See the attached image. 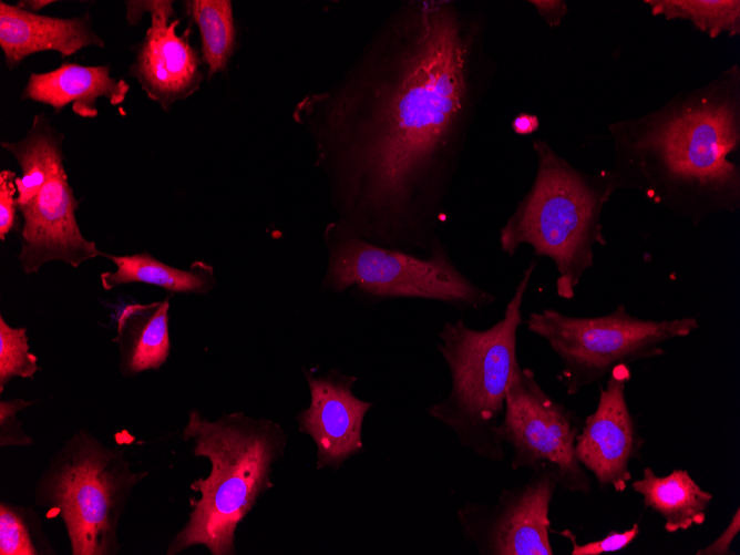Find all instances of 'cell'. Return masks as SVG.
<instances>
[{
	"label": "cell",
	"mask_w": 740,
	"mask_h": 555,
	"mask_svg": "<svg viewBox=\"0 0 740 555\" xmlns=\"http://www.w3.org/2000/svg\"><path fill=\"white\" fill-rule=\"evenodd\" d=\"M141 13L148 11L151 25L138 47L130 74L142 90L165 111L177 101L196 92L202 83L199 58L189 43V29L181 35L176 30L173 1H135Z\"/></svg>",
	"instance_id": "4fadbf2b"
},
{
	"label": "cell",
	"mask_w": 740,
	"mask_h": 555,
	"mask_svg": "<svg viewBox=\"0 0 740 555\" xmlns=\"http://www.w3.org/2000/svg\"><path fill=\"white\" fill-rule=\"evenodd\" d=\"M194 455L208 459L210 471L191 489L201 494L166 554L203 545L212 555L235 553V532L257 500L273 486V464L282 454L286 435L279 424L243 412L210 421L191 410L183 430Z\"/></svg>",
	"instance_id": "3957f363"
},
{
	"label": "cell",
	"mask_w": 740,
	"mask_h": 555,
	"mask_svg": "<svg viewBox=\"0 0 740 555\" xmlns=\"http://www.w3.org/2000/svg\"><path fill=\"white\" fill-rule=\"evenodd\" d=\"M639 532L640 528L638 523H634L628 530L623 532L610 531L604 537L585 544L577 543L576 535L569 530L558 532V534L569 539L572 544V555H602L626 548L637 538Z\"/></svg>",
	"instance_id": "cb8c5ba5"
},
{
	"label": "cell",
	"mask_w": 740,
	"mask_h": 555,
	"mask_svg": "<svg viewBox=\"0 0 740 555\" xmlns=\"http://www.w3.org/2000/svg\"><path fill=\"white\" fill-rule=\"evenodd\" d=\"M325 239V286L333 291L354 287L371 298L425 299L459 310L481 311L496 301L459 269L443 241L420 256L366 240L338 220L327 226Z\"/></svg>",
	"instance_id": "52a82bcc"
},
{
	"label": "cell",
	"mask_w": 740,
	"mask_h": 555,
	"mask_svg": "<svg viewBox=\"0 0 740 555\" xmlns=\"http://www.w3.org/2000/svg\"><path fill=\"white\" fill-rule=\"evenodd\" d=\"M652 7V13L665 14L670 18L691 20L696 27L706 31L710 37L729 31L738 32L739 1H647Z\"/></svg>",
	"instance_id": "7402d4cb"
},
{
	"label": "cell",
	"mask_w": 740,
	"mask_h": 555,
	"mask_svg": "<svg viewBox=\"0 0 740 555\" xmlns=\"http://www.w3.org/2000/svg\"><path fill=\"white\" fill-rule=\"evenodd\" d=\"M539 120L537 116L520 113L512 122V129L516 134L528 135L538 130Z\"/></svg>",
	"instance_id": "f1b7e54d"
},
{
	"label": "cell",
	"mask_w": 740,
	"mask_h": 555,
	"mask_svg": "<svg viewBox=\"0 0 740 555\" xmlns=\"http://www.w3.org/2000/svg\"><path fill=\"white\" fill-rule=\"evenodd\" d=\"M32 402L22 399L0 401V446H27L33 443L17 418L18 412Z\"/></svg>",
	"instance_id": "d4e9b609"
},
{
	"label": "cell",
	"mask_w": 740,
	"mask_h": 555,
	"mask_svg": "<svg viewBox=\"0 0 740 555\" xmlns=\"http://www.w3.org/2000/svg\"><path fill=\"white\" fill-rule=\"evenodd\" d=\"M129 90V83L112 78L106 65L65 62L49 72L31 73L22 99L50 105L55 112L72 104L75 114L92 119L97 115L99 97L117 105L125 100Z\"/></svg>",
	"instance_id": "2e32d148"
},
{
	"label": "cell",
	"mask_w": 740,
	"mask_h": 555,
	"mask_svg": "<svg viewBox=\"0 0 740 555\" xmlns=\"http://www.w3.org/2000/svg\"><path fill=\"white\" fill-rule=\"evenodd\" d=\"M116 266L115 271L101 274L105 290L129 282H144L172 292L205 294L215 284L213 269L204 263H195L189 270L168 266L148 253L114 256L102 253Z\"/></svg>",
	"instance_id": "d6986e66"
},
{
	"label": "cell",
	"mask_w": 740,
	"mask_h": 555,
	"mask_svg": "<svg viewBox=\"0 0 740 555\" xmlns=\"http://www.w3.org/2000/svg\"><path fill=\"white\" fill-rule=\"evenodd\" d=\"M633 145L614 173L655 202L698 220L739 207L740 175L728 155L738 145L732 104L696 100Z\"/></svg>",
	"instance_id": "7a4b0ae2"
},
{
	"label": "cell",
	"mask_w": 740,
	"mask_h": 555,
	"mask_svg": "<svg viewBox=\"0 0 740 555\" xmlns=\"http://www.w3.org/2000/svg\"><path fill=\"white\" fill-rule=\"evenodd\" d=\"M533 147L536 176L501 228V249L513 256L526 244L536 256L549 258L557 270V295L572 299L593 266V246L605 244L600 212L619 185L614 172L589 175L577 171L546 142L534 141Z\"/></svg>",
	"instance_id": "277c9868"
},
{
	"label": "cell",
	"mask_w": 740,
	"mask_h": 555,
	"mask_svg": "<svg viewBox=\"0 0 740 555\" xmlns=\"http://www.w3.org/2000/svg\"><path fill=\"white\" fill-rule=\"evenodd\" d=\"M147 475L131 469L122 449L80 429L52 455L33 497L48 518H61L72 555H115L120 521Z\"/></svg>",
	"instance_id": "8992f818"
},
{
	"label": "cell",
	"mask_w": 740,
	"mask_h": 555,
	"mask_svg": "<svg viewBox=\"0 0 740 555\" xmlns=\"http://www.w3.org/2000/svg\"><path fill=\"white\" fill-rule=\"evenodd\" d=\"M530 3L551 27H557L567 12L566 3L561 0H532Z\"/></svg>",
	"instance_id": "83f0119b"
},
{
	"label": "cell",
	"mask_w": 740,
	"mask_h": 555,
	"mask_svg": "<svg viewBox=\"0 0 740 555\" xmlns=\"http://www.w3.org/2000/svg\"><path fill=\"white\" fill-rule=\"evenodd\" d=\"M631 487L641 496L645 508H651L664 518L668 533L703 524L713 497L681 469L658 476L647 466L643 477L631 482Z\"/></svg>",
	"instance_id": "ac0fdd59"
},
{
	"label": "cell",
	"mask_w": 740,
	"mask_h": 555,
	"mask_svg": "<svg viewBox=\"0 0 740 555\" xmlns=\"http://www.w3.org/2000/svg\"><path fill=\"white\" fill-rule=\"evenodd\" d=\"M740 531V512L739 507L732 515L729 524L722 533L712 541L708 546H705L696 552L697 555H732L731 545Z\"/></svg>",
	"instance_id": "4316f807"
},
{
	"label": "cell",
	"mask_w": 740,
	"mask_h": 555,
	"mask_svg": "<svg viewBox=\"0 0 740 555\" xmlns=\"http://www.w3.org/2000/svg\"><path fill=\"white\" fill-rule=\"evenodd\" d=\"M54 1L50 0H32V1H19L17 6L25 11L37 13L42 10L44 7L50 6Z\"/></svg>",
	"instance_id": "f546056e"
},
{
	"label": "cell",
	"mask_w": 740,
	"mask_h": 555,
	"mask_svg": "<svg viewBox=\"0 0 740 555\" xmlns=\"http://www.w3.org/2000/svg\"><path fill=\"white\" fill-rule=\"evenodd\" d=\"M536 265L533 260L523 271L503 317L492 327L472 329L459 318L439 331L438 351L446 363L451 387L446 397L426 412L452 430L462 446L491 462L505 458L497 426L507 387L520 367L517 329L523 323L522 305Z\"/></svg>",
	"instance_id": "5b68a950"
},
{
	"label": "cell",
	"mask_w": 740,
	"mask_h": 555,
	"mask_svg": "<svg viewBox=\"0 0 740 555\" xmlns=\"http://www.w3.org/2000/svg\"><path fill=\"white\" fill-rule=\"evenodd\" d=\"M556 487L553 472L539 469L525 483L503 489L493 505L464 504L456 511L464 538L483 555H553L549 507Z\"/></svg>",
	"instance_id": "30bf717a"
},
{
	"label": "cell",
	"mask_w": 740,
	"mask_h": 555,
	"mask_svg": "<svg viewBox=\"0 0 740 555\" xmlns=\"http://www.w3.org/2000/svg\"><path fill=\"white\" fill-rule=\"evenodd\" d=\"M306 379L310 404L297 417L299 430L316 444L317 469H338L362 451V424L372 403L354 395V376L331 370L320 377L306 372Z\"/></svg>",
	"instance_id": "5bb4252c"
},
{
	"label": "cell",
	"mask_w": 740,
	"mask_h": 555,
	"mask_svg": "<svg viewBox=\"0 0 740 555\" xmlns=\"http://www.w3.org/2000/svg\"><path fill=\"white\" fill-rule=\"evenodd\" d=\"M37 357L29 351L25 328H12L0 316V391L16 377L33 379Z\"/></svg>",
	"instance_id": "603a6c76"
},
{
	"label": "cell",
	"mask_w": 740,
	"mask_h": 555,
	"mask_svg": "<svg viewBox=\"0 0 740 555\" xmlns=\"http://www.w3.org/2000/svg\"><path fill=\"white\" fill-rule=\"evenodd\" d=\"M54 554L37 512L27 506L0 503V555Z\"/></svg>",
	"instance_id": "44dd1931"
},
{
	"label": "cell",
	"mask_w": 740,
	"mask_h": 555,
	"mask_svg": "<svg viewBox=\"0 0 740 555\" xmlns=\"http://www.w3.org/2000/svg\"><path fill=\"white\" fill-rule=\"evenodd\" d=\"M63 135L50 126L47 136V176L32 198L18 207L23 217L19 259L25 274L37 273L51 260L72 267L102 256L94 241L83 237L75 210L79 201L64 169Z\"/></svg>",
	"instance_id": "8fae6325"
},
{
	"label": "cell",
	"mask_w": 740,
	"mask_h": 555,
	"mask_svg": "<svg viewBox=\"0 0 740 555\" xmlns=\"http://www.w3.org/2000/svg\"><path fill=\"white\" fill-rule=\"evenodd\" d=\"M184 3L187 14L199 29L203 59L210 79L227 66L235 48L232 1L189 0Z\"/></svg>",
	"instance_id": "ffe728a7"
},
{
	"label": "cell",
	"mask_w": 740,
	"mask_h": 555,
	"mask_svg": "<svg viewBox=\"0 0 740 555\" xmlns=\"http://www.w3.org/2000/svg\"><path fill=\"white\" fill-rule=\"evenodd\" d=\"M90 45L103 48L104 42L92 29L89 13L63 19L0 2V47L9 69L37 52L56 51L69 56Z\"/></svg>",
	"instance_id": "9a60e30c"
},
{
	"label": "cell",
	"mask_w": 740,
	"mask_h": 555,
	"mask_svg": "<svg viewBox=\"0 0 740 555\" xmlns=\"http://www.w3.org/2000/svg\"><path fill=\"white\" fill-rule=\"evenodd\" d=\"M168 308L166 298L150 304H131L122 309L113 341L120 347L123 376L158 370L167 360L171 350Z\"/></svg>",
	"instance_id": "e0dca14e"
},
{
	"label": "cell",
	"mask_w": 740,
	"mask_h": 555,
	"mask_svg": "<svg viewBox=\"0 0 740 555\" xmlns=\"http://www.w3.org/2000/svg\"><path fill=\"white\" fill-rule=\"evenodd\" d=\"M17 175L10 169L0 172V239L6 236L16 224L17 196L16 186Z\"/></svg>",
	"instance_id": "484cf974"
},
{
	"label": "cell",
	"mask_w": 740,
	"mask_h": 555,
	"mask_svg": "<svg viewBox=\"0 0 740 555\" xmlns=\"http://www.w3.org/2000/svg\"><path fill=\"white\" fill-rule=\"evenodd\" d=\"M628 364L611 369L606 387H599L597 407L587 415L575 441V455L598 485L623 493L631 481L629 464L640 458L645 443L629 411L626 384Z\"/></svg>",
	"instance_id": "7c38bea8"
},
{
	"label": "cell",
	"mask_w": 740,
	"mask_h": 555,
	"mask_svg": "<svg viewBox=\"0 0 740 555\" xmlns=\"http://www.w3.org/2000/svg\"><path fill=\"white\" fill-rule=\"evenodd\" d=\"M485 16L456 0H405L330 88L294 119L308 130L338 222L426 256L495 74Z\"/></svg>",
	"instance_id": "6da1fadb"
},
{
	"label": "cell",
	"mask_w": 740,
	"mask_h": 555,
	"mask_svg": "<svg viewBox=\"0 0 740 555\" xmlns=\"http://www.w3.org/2000/svg\"><path fill=\"white\" fill-rule=\"evenodd\" d=\"M582 424L574 411L542 388L532 369H516L497 426L500 441L513 450V471L548 469L561 490L589 496L590 477L575 455Z\"/></svg>",
	"instance_id": "9c48e42d"
},
{
	"label": "cell",
	"mask_w": 740,
	"mask_h": 555,
	"mask_svg": "<svg viewBox=\"0 0 740 555\" xmlns=\"http://www.w3.org/2000/svg\"><path fill=\"white\" fill-rule=\"evenodd\" d=\"M524 322L561 359L559 380L569 395L598 382L618 364L664 354L662 343L699 328L695 317L640 319L624 305L598 317H569L546 308L530 314Z\"/></svg>",
	"instance_id": "ba28073f"
}]
</instances>
